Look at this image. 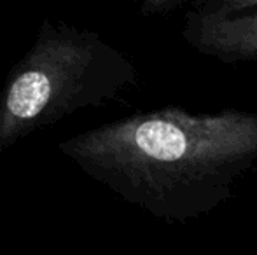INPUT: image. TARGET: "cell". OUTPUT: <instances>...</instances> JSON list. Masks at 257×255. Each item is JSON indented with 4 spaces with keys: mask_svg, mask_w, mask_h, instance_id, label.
Returning a JSON list of instances; mask_svg holds the SVG:
<instances>
[{
    "mask_svg": "<svg viewBox=\"0 0 257 255\" xmlns=\"http://www.w3.org/2000/svg\"><path fill=\"white\" fill-rule=\"evenodd\" d=\"M257 7V0H205L200 11L201 14H229L236 11L254 9Z\"/></svg>",
    "mask_w": 257,
    "mask_h": 255,
    "instance_id": "cell-4",
    "label": "cell"
},
{
    "mask_svg": "<svg viewBox=\"0 0 257 255\" xmlns=\"http://www.w3.org/2000/svg\"><path fill=\"white\" fill-rule=\"evenodd\" d=\"M186 37L198 51L226 62H257V7L229 14H189Z\"/></svg>",
    "mask_w": 257,
    "mask_h": 255,
    "instance_id": "cell-2",
    "label": "cell"
},
{
    "mask_svg": "<svg viewBox=\"0 0 257 255\" xmlns=\"http://www.w3.org/2000/svg\"><path fill=\"white\" fill-rule=\"evenodd\" d=\"M51 95V84L41 72H27L16 79L7 96V109L13 116L21 119L35 117Z\"/></svg>",
    "mask_w": 257,
    "mask_h": 255,
    "instance_id": "cell-3",
    "label": "cell"
},
{
    "mask_svg": "<svg viewBox=\"0 0 257 255\" xmlns=\"http://www.w3.org/2000/svg\"><path fill=\"white\" fill-rule=\"evenodd\" d=\"M168 2H170V0H151V4H154V6H159V7L165 6V4H168Z\"/></svg>",
    "mask_w": 257,
    "mask_h": 255,
    "instance_id": "cell-5",
    "label": "cell"
},
{
    "mask_svg": "<svg viewBox=\"0 0 257 255\" xmlns=\"http://www.w3.org/2000/svg\"><path fill=\"white\" fill-rule=\"evenodd\" d=\"M115 154L159 215L189 218L231 196L257 161V114H187L168 109L115 133Z\"/></svg>",
    "mask_w": 257,
    "mask_h": 255,
    "instance_id": "cell-1",
    "label": "cell"
}]
</instances>
